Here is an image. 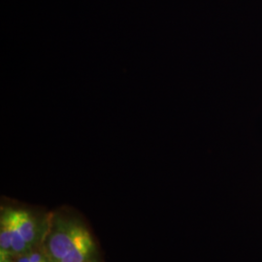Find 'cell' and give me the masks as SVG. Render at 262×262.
<instances>
[{"mask_svg": "<svg viewBox=\"0 0 262 262\" xmlns=\"http://www.w3.org/2000/svg\"><path fill=\"white\" fill-rule=\"evenodd\" d=\"M41 247L50 262H101L90 230L74 215H51Z\"/></svg>", "mask_w": 262, "mask_h": 262, "instance_id": "obj_1", "label": "cell"}, {"mask_svg": "<svg viewBox=\"0 0 262 262\" xmlns=\"http://www.w3.org/2000/svg\"><path fill=\"white\" fill-rule=\"evenodd\" d=\"M15 214L20 234L31 249L41 246L45 230H41L37 220L30 212L24 209H15Z\"/></svg>", "mask_w": 262, "mask_h": 262, "instance_id": "obj_2", "label": "cell"}, {"mask_svg": "<svg viewBox=\"0 0 262 262\" xmlns=\"http://www.w3.org/2000/svg\"><path fill=\"white\" fill-rule=\"evenodd\" d=\"M0 254L13 256L11 223L7 208L2 209L0 216Z\"/></svg>", "mask_w": 262, "mask_h": 262, "instance_id": "obj_3", "label": "cell"}, {"mask_svg": "<svg viewBox=\"0 0 262 262\" xmlns=\"http://www.w3.org/2000/svg\"><path fill=\"white\" fill-rule=\"evenodd\" d=\"M0 262H15L14 257L7 254H0Z\"/></svg>", "mask_w": 262, "mask_h": 262, "instance_id": "obj_4", "label": "cell"}]
</instances>
